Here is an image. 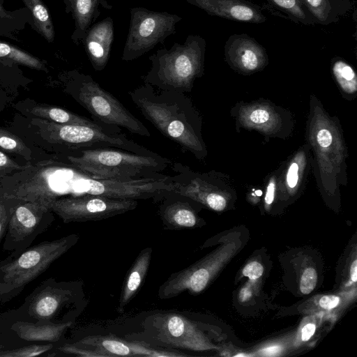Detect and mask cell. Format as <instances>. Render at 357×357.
Masks as SVG:
<instances>
[{
    "instance_id": "34",
    "label": "cell",
    "mask_w": 357,
    "mask_h": 357,
    "mask_svg": "<svg viewBox=\"0 0 357 357\" xmlns=\"http://www.w3.org/2000/svg\"><path fill=\"white\" fill-rule=\"evenodd\" d=\"M272 119L271 113L266 109H254L249 113L248 119L252 125L260 126L270 122Z\"/></svg>"
},
{
    "instance_id": "11",
    "label": "cell",
    "mask_w": 357,
    "mask_h": 357,
    "mask_svg": "<svg viewBox=\"0 0 357 357\" xmlns=\"http://www.w3.org/2000/svg\"><path fill=\"white\" fill-rule=\"evenodd\" d=\"M137 205L136 199L84 194L59 198L50 205V208L64 223H70L110 218L132 211Z\"/></svg>"
},
{
    "instance_id": "13",
    "label": "cell",
    "mask_w": 357,
    "mask_h": 357,
    "mask_svg": "<svg viewBox=\"0 0 357 357\" xmlns=\"http://www.w3.org/2000/svg\"><path fill=\"white\" fill-rule=\"evenodd\" d=\"M207 14L237 22L261 24L266 20L263 8L246 0H185Z\"/></svg>"
},
{
    "instance_id": "7",
    "label": "cell",
    "mask_w": 357,
    "mask_h": 357,
    "mask_svg": "<svg viewBox=\"0 0 357 357\" xmlns=\"http://www.w3.org/2000/svg\"><path fill=\"white\" fill-rule=\"evenodd\" d=\"M72 234L31 246L15 257L0 260V302L17 296L31 282L66 253L79 241Z\"/></svg>"
},
{
    "instance_id": "20",
    "label": "cell",
    "mask_w": 357,
    "mask_h": 357,
    "mask_svg": "<svg viewBox=\"0 0 357 357\" xmlns=\"http://www.w3.org/2000/svg\"><path fill=\"white\" fill-rule=\"evenodd\" d=\"M73 344L94 352L97 357L135 356L130 340L113 335L86 336Z\"/></svg>"
},
{
    "instance_id": "35",
    "label": "cell",
    "mask_w": 357,
    "mask_h": 357,
    "mask_svg": "<svg viewBox=\"0 0 357 357\" xmlns=\"http://www.w3.org/2000/svg\"><path fill=\"white\" fill-rule=\"evenodd\" d=\"M243 275L252 280L259 278L264 273L263 266L257 261L248 264L243 269Z\"/></svg>"
},
{
    "instance_id": "33",
    "label": "cell",
    "mask_w": 357,
    "mask_h": 357,
    "mask_svg": "<svg viewBox=\"0 0 357 357\" xmlns=\"http://www.w3.org/2000/svg\"><path fill=\"white\" fill-rule=\"evenodd\" d=\"M317 282V273L314 268H306L301 276L300 290L303 294H310L315 288Z\"/></svg>"
},
{
    "instance_id": "2",
    "label": "cell",
    "mask_w": 357,
    "mask_h": 357,
    "mask_svg": "<svg viewBox=\"0 0 357 357\" xmlns=\"http://www.w3.org/2000/svg\"><path fill=\"white\" fill-rule=\"evenodd\" d=\"M12 129L27 143L50 154H68L81 149L113 147L136 153L153 152L121 131L88 125L58 123L15 114Z\"/></svg>"
},
{
    "instance_id": "23",
    "label": "cell",
    "mask_w": 357,
    "mask_h": 357,
    "mask_svg": "<svg viewBox=\"0 0 357 357\" xmlns=\"http://www.w3.org/2000/svg\"><path fill=\"white\" fill-rule=\"evenodd\" d=\"M29 10L32 19L31 28L40 34L47 43L55 39V29L49 9L43 0H21Z\"/></svg>"
},
{
    "instance_id": "32",
    "label": "cell",
    "mask_w": 357,
    "mask_h": 357,
    "mask_svg": "<svg viewBox=\"0 0 357 357\" xmlns=\"http://www.w3.org/2000/svg\"><path fill=\"white\" fill-rule=\"evenodd\" d=\"M16 199L0 198V244L6 234L10 213Z\"/></svg>"
},
{
    "instance_id": "28",
    "label": "cell",
    "mask_w": 357,
    "mask_h": 357,
    "mask_svg": "<svg viewBox=\"0 0 357 357\" xmlns=\"http://www.w3.org/2000/svg\"><path fill=\"white\" fill-rule=\"evenodd\" d=\"M331 68L342 90L348 94L356 93L357 75L353 67L342 58L335 57L332 60Z\"/></svg>"
},
{
    "instance_id": "22",
    "label": "cell",
    "mask_w": 357,
    "mask_h": 357,
    "mask_svg": "<svg viewBox=\"0 0 357 357\" xmlns=\"http://www.w3.org/2000/svg\"><path fill=\"white\" fill-rule=\"evenodd\" d=\"M3 3L4 0H0V36L20 41L19 34L32 22L30 12L25 6L8 10Z\"/></svg>"
},
{
    "instance_id": "29",
    "label": "cell",
    "mask_w": 357,
    "mask_h": 357,
    "mask_svg": "<svg viewBox=\"0 0 357 357\" xmlns=\"http://www.w3.org/2000/svg\"><path fill=\"white\" fill-rule=\"evenodd\" d=\"M53 344H31L14 349L0 350V357H33L48 352L53 348Z\"/></svg>"
},
{
    "instance_id": "30",
    "label": "cell",
    "mask_w": 357,
    "mask_h": 357,
    "mask_svg": "<svg viewBox=\"0 0 357 357\" xmlns=\"http://www.w3.org/2000/svg\"><path fill=\"white\" fill-rule=\"evenodd\" d=\"M303 162L299 155L291 162L289 165L284 177V184L289 190L296 188L301 183L302 176L303 174Z\"/></svg>"
},
{
    "instance_id": "44",
    "label": "cell",
    "mask_w": 357,
    "mask_h": 357,
    "mask_svg": "<svg viewBox=\"0 0 357 357\" xmlns=\"http://www.w3.org/2000/svg\"><path fill=\"white\" fill-rule=\"evenodd\" d=\"M3 349V346L1 344H0V350Z\"/></svg>"
},
{
    "instance_id": "36",
    "label": "cell",
    "mask_w": 357,
    "mask_h": 357,
    "mask_svg": "<svg viewBox=\"0 0 357 357\" xmlns=\"http://www.w3.org/2000/svg\"><path fill=\"white\" fill-rule=\"evenodd\" d=\"M340 300V298L337 296H324L319 300V305L324 309L331 310L338 305Z\"/></svg>"
},
{
    "instance_id": "17",
    "label": "cell",
    "mask_w": 357,
    "mask_h": 357,
    "mask_svg": "<svg viewBox=\"0 0 357 357\" xmlns=\"http://www.w3.org/2000/svg\"><path fill=\"white\" fill-rule=\"evenodd\" d=\"M65 12L71 14L75 22V29L71 40L79 45L86 31L101 13V8L111 10L112 6L106 0H63Z\"/></svg>"
},
{
    "instance_id": "6",
    "label": "cell",
    "mask_w": 357,
    "mask_h": 357,
    "mask_svg": "<svg viewBox=\"0 0 357 357\" xmlns=\"http://www.w3.org/2000/svg\"><path fill=\"white\" fill-rule=\"evenodd\" d=\"M86 305L82 284L47 278L12 311L18 320L60 324L75 321Z\"/></svg>"
},
{
    "instance_id": "25",
    "label": "cell",
    "mask_w": 357,
    "mask_h": 357,
    "mask_svg": "<svg viewBox=\"0 0 357 357\" xmlns=\"http://www.w3.org/2000/svg\"><path fill=\"white\" fill-rule=\"evenodd\" d=\"M0 57L10 59L18 65L32 70L45 73L48 72L47 63L46 61L6 41L0 40Z\"/></svg>"
},
{
    "instance_id": "8",
    "label": "cell",
    "mask_w": 357,
    "mask_h": 357,
    "mask_svg": "<svg viewBox=\"0 0 357 357\" xmlns=\"http://www.w3.org/2000/svg\"><path fill=\"white\" fill-rule=\"evenodd\" d=\"M121 60L133 61L151 51L157 45L176 33V25L182 17L167 11L151 10L144 7H133Z\"/></svg>"
},
{
    "instance_id": "38",
    "label": "cell",
    "mask_w": 357,
    "mask_h": 357,
    "mask_svg": "<svg viewBox=\"0 0 357 357\" xmlns=\"http://www.w3.org/2000/svg\"><path fill=\"white\" fill-rule=\"evenodd\" d=\"M275 179L274 177L271 178L268 183L266 195L265 202L267 205L272 204L275 197Z\"/></svg>"
},
{
    "instance_id": "16",
    "label": "cell",
    "mask_w": 357,
    "mask_h": 357,
    "mask_svg": "<svg viewBox=\"0 0 357 357\" xmlns=\"http://www.w3.org/2000/svg\"><path fill=\"white\" fill-rule=\"evenodd\" d=\"M159 209V215L165 229L178 230L193 228L199 218L187 197L169 192Z\"/></svg>"
},
{
    "instance_id": "14",
    "label": "cell",
    "mask_w": 357,
    "mask_h": 357,
    "mask_svg": "<svg viewBox=\"0 0 357 357\" xmlns=\"http://www.w3.org/2000/svg\"><path fill=\"white\" fill-rule=\"evenodd\" d=\"M114 40V22L111 17L95 23L86 31L82 43L96 71H102L106 67Z\"/></svg>"
},
{
    "instance_id": "21",
    "label": "cell",
    "mask_w": 357,
    "mask_h": 357,
    "mask_svg": "<svg viewBox=\"0 0 357 357\" xmlns=\"http://www.w3.org/2000/svg\"><path fill=\"white\" fill-rule=\"evenodd\" d=\"M0 151L13 157L31 162L51 158L50 154L27 143L18 135L6 128L0 127Z\"/></svg>"
},
{
    "instance_id": "12",
    "label": "cell",
    "mask_w": 357,
    "mask_h": 357,
    "mask_svg": "<svg viewBox=\"0 0 357 357\" xmlns=\"http://www.w3.org/2000/svg\"><path fill=\"white\" fill-rule=\"evenodd\" d=\"M227 63L235 70L251 74L264 68L268 63L266 49L247 33H234L225 47Z\"/></svg>"
},
{
    "instance_id": "4",
    "label": "cell",
    "mask_w": 357,
    "mask_h": 357,
    "mask_svg": "<svg viewBox=\"0 0 357 357\" xmlns=\"http://www.w3.org/2000/svg\"><path fill=\"white\" fill-rule=\"evenodd\" d=\"M206 43L199 35H188L183 43H175L149 57V71L142 77L144 82L162 90L191 92L196 79L204 70Z\"/></svg>"
},
{
    "instance_id": "18",
    "label": "cell",
    "mask_w": 357,
    "mask_h": 357,
    "mask_svg": "<svg viewBox=\"0 0 357 357\" xmlns=\"http://www.w3.org/2000/svg\"><path fill=\"white\" fill-rule=\"evenodd\" d=\"M73 324L74 321L60 324H36L17 320L11 325L10 330L26 341L56 342L61 339Z\"/></svg>"
},
{
    "instance_id": "3",
    "label": "cell",
    "mask_w": 357,
    "mask_h": 357,
    "mask_svg": "<svg viewBox=\"0 0 357 357\" xmlns=\"http://www.w3.org/2000/svg\"><path fill=\"white\" fill-rule=\"evenodd\" d=\"M95 178L118 181L165 180L172 162L153 152L136 153L113 147L81 149L68 154H54Z\"/></svg>"
},
{
    "instance_id": "41",
    "label": "cell",
    "mask_w": 357,
    "mask_h": 357,
    "mask_svg": "<svg viewBox=\"0 0 357 357\" xmlns=\"http://www.w3.org/2000/svg\"><path fill=\"white\" fill-rule=\"evenodd\" d=\"M252 296V291L251 289L246 287L241 289L240 293H239V300L241 302H244L248 301L249 298H250Z\"/></svg>"
},
{
    "instance_id": "10",
    "label": "cell",
    "mask_w": 357,
    "mask_h": 357,
    "mask_svg": "<svg viewBox=\"0 0 357 357\" xmlns=\"http://www.w3.org/2000/svg\"><path fill=\"white\" fill-rule=\"evenodd\" d=\"M54 220L53 212L43 204L17 199L13 206L6 234L3 250L15 257L31 247L36 237L47 230Z\"/></svg>"
},
{
    "instance_id": "19",
    "label": "cell",
    "mask_w": 357,
    "mask_h": 357,
    "mask_svg": "<svg viewBox=\"0 0 357 357\" xmlns=\"http://www.w3.org/2000/svg\"><path fill=\"white\" fill-rule=\"evenodd\" d=\"M152 248L142 250L126 276L120 294L117 312L122 313L141 287L149 268Z\"/></svg>"
},
{
    "instance_id": "40",
    "label": "cell",
    "mask_w": 357,
    "mask_h": 357,
    "mask_svg": "<svg viewBox=\"0 0 357 357\" xmlns=\"http://www.w3.org/2000/svg\"><path fill=\"white\" fill-rule=\"evenodd\" d=\"M10 101V97L0 87V112L4 110Z\"/></svg>"
},
{
    "instance_id": "39",
    "label": "cell",
    "mask_w": 357,
    "mask_h": 357,
    "mask_svg": "<svg viewBox=\"0 0 357 357\" xmlns=\"http://www.w3.org/2000/svg\"><path fill=\"white\" fill-rule=\"evenodd\" d=\"M315 330L316 326L314 324L310 323L304 326L301 332L302 340L304 342L309 340L314 335Z\"/></svg>"
},
{
    "instance_id": "42",
    "label": "cell",
    "mask_w": 357,
    "mask_h": 357,
    "mask_svg": "<svg viewBox=\"0 0 357 357\" xmlns=\"http://www.w3.org/2000/svg\"><path fill=\"white\" fill-rule=\"evenodd\" d=\"M281 350L279 346H271L266 347L261 350V352L265 356H275Z\"/></svg>"
},
{
    "instance_id": "43",
    "label": "cell",
    "mask_w": 357,
    "mask_h": 357,
    "mask_svg": "<svg viewBox=\"0 0 357 357\" xmlns=\"http://www.w3.org/2000/svg\"><path fill=\"white\" fill-rule=\"evenodd\" d=\"M350 278L351 280L356 282L357 281V261L355 259L351 264L350 268Z\"/></svg>"
},
{
    "instance_id": "24",
    "label": "cell",
    "mask_w": 357,
    "mask_h": 357,
    "mask_svg": "<svg viewBox=\"0 0 357 357\" xmlns=\"http://www.w3.org/2000/svg\"><path fill=\"white\" fill-rule=\"evenodd\" d=\"M19 66L10 59L0 57V87L8 95V93L17 94L18 88L26 87L31 82Z\"/></svg>"
},
{
    "instance_id": "31",
    "label": "cell",
    "mask_w": 357,
    "mask_h": 357,
    "mask_svg": "<svg viewBox=\"0 0 357 357\" xmlns=\"http://www.w3.org/2000/svg\"><path fill=\"white\" fill-rule=\"evenodd\" d=\"M29 162L20 163L11 155L0 151V178L25 169Z\"/></svg>"
},
{
    "instance_id": "37",
    "label": "cell",
    "mask_w": 357,
    "mask_h": 357,
    "mask_svg": "<svg viewBox=\"0 0 357 357\" xmlns=\"http://www.w3.org/2000/svg\"><path fill=\"white\" fill-rule=\"evenodd\" d=\"M340 11L342 16L350 12L353 5L350 0H331Z\"/></svg>"
},
{
    "instance_id": "15",
    "label": "cell",
    "mask_w": 357,
    "mask_h": 357,
    "mask_svg": "<svg viewBox=\"0 0 357 357\" xmlns=\"http://www.w3.org/2000/svg\"><path fill=\"white\" fill-rule=\"evenodd\" d=\"M13 107L17 113L26 116L39 118L58 123L88 125L115 131H121V128L105 126L93 119H88L68 109L46 103L38 102L29 98L18 101L13 105Z\"/></svg>"
},
{
    "instance_id": "5",
    "label": "cell",
    "mask_w": 357,
    "mask_h": 357,
    "mask_svg": "<svg viewBox=\"0 0 357 357\" xmlns=\"http://www.w3.org/2000/svg\"><path fill=\"white\" fill-rule=\"evenodd\" d=\"M63 92L82 106L97 122L108 127L123 128L142 137H151L149 129L91 75L77 70L61 74Z\"/></svg>"
},
{
    "instance_id": "1",
    "label": "cell",
    "mask_w": 357,
    "mask_h": 357,
    "mask_svg": "<svg viewBox=\"0 0 357 357\" xmlns=\"http://www.w3.org/2000/svg\"><path fill=\"white\" fill-rule=\"evenodd\" d=\"M133 104L165 137L197 159L207 153L202 135V118L184 93L158 89L144 82L130 91Z\"/></svg>"
},
{
    "instance_id": "27",
    "label": "cell",
    "mask_w": 357,
    "mask_h": 357,
    "mask_svg": "<svg viewBox=\"0 0 357 357\" xmlns=\"http://www.w3.org/2000/svg\"><path fill=\"white\" fill-rule=\"evenodd\" d=\"M316 24L328 25L337 22L342 17L331 0H303Z\"/></svg>"
},
{
    "instance_id": "9",
    "label": "cell",
    "mask_w": 357,
    "mask_h": 357,
    "mask_svg": "<svg viewBox=\"0 0 357 357\" xmlns=\"http://www.w3.org/2000/svg\"><path fill=\"white\" fill-rule=\"evenodd\" d=\"M142 332L128 335L150 347L201 350L207 347L203 335L184 316L174 312H157L143 322Z\"/></svg>"
},
{
    "instance_id": "26",
    "label": "cell",
    "mask_w": 357,
    "mask_h": 357,
    "mask_svg": "<svg viewBox=\"0 0 357 357\" xmlns=\"http://www.w3.org/2000/svg\"><path fill=\"white\" fill-rule=\"evenodd\" d=\"M274 8L284 13L296 23L304 25L316 24L303 0H266Z\"/></svg>"
}]
</instances>
